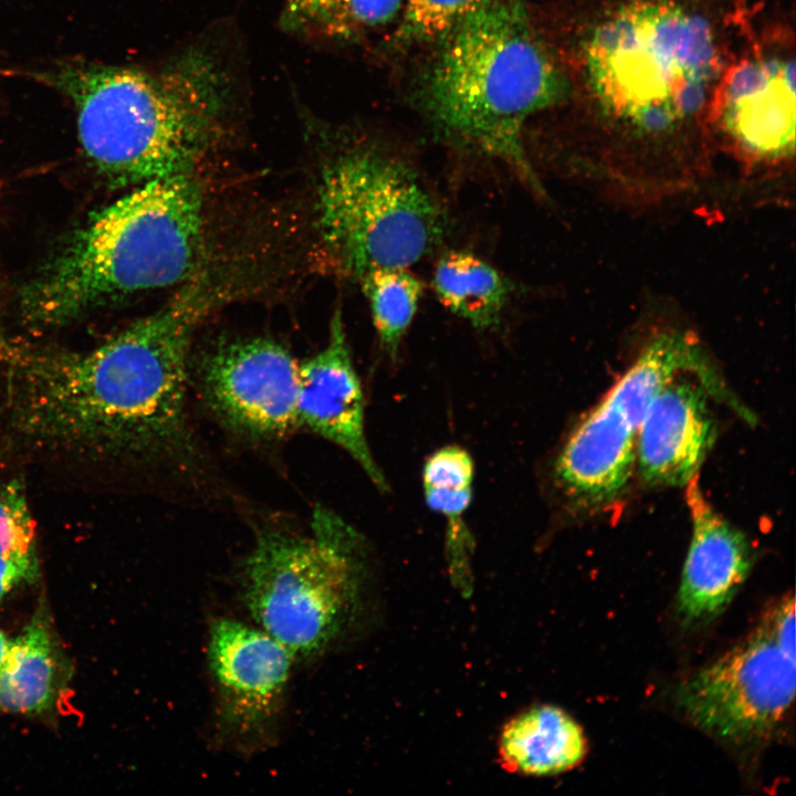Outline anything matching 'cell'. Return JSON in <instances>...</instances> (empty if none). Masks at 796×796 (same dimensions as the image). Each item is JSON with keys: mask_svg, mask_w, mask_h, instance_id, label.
Here are the masks:
<instances>
[{"mask_svg": "<svg viewBox=\"0 0 796 796\" xmlns=\"http://www.w3.org/2000/svg\"><path fill=\"white\" fill-rule=\"evenodd\" d=\"M192 292L84 349L0 339V471L97 493L193 451Z\"/></svg>", "mask_w": 796, "mask_h": 796, "instance_id": "cell-1", "label": "cell"}, {"mask_svg": "<svg viewBox=\"0 0 796 796\" xmlns=\"http://www.w3.org/2000/svg\"><path fill=\"white\" fill-rule=\"evenodd\" d=\"M41 78L72 98L84 153L114 187L187 171L235 97L228 70L203 46L151 71L71 63Z\"/></svg>", "mask_w": 796, "mask_h": 796, "instance_id": "cell-2", "label": "cell"}, {"mask_svg": "<svg viewBox=\"0 0 796 796\" xmlns=\"http://www.w3.org/2000/svg\"><path fill=\"white\" fill-rule=\"evenodd\" d=\"M202 248V199L188 171L142 184L105 207L22 293L28 323L54 326L105 301L188 279Z\"/></svg>", "mask_w": 796, "mask_h": 796, "instance_id": "cell-3", "label": "cell"}, {"mask_svg": "<svg viewBox=\"0 0 796 796\" xmlns=\"http://www.w3.org/2000/svg\"><path fill=\"white\" fill-rule=\"evenodd\" d=\"M425 105L452 140L502 160L541 189L523 145L526 123L566 95L521 0H492L439 38Z\"/></svg>", "mask_w": 796, "mask_h": 796, "instance_id": "cell-4", "label": "cell"}, {"mask_svg": "<svg viewBox=\"0 0 796 796\" xmlns=\"http://www.w3.org/2000/svg\"><path fill=\"white\" fill-rule=\"evenodd\" d=\"M586 67L603 106L638 133L672 130L702 105L716 70L705 20L672 2L639 1L594 33Z\"/></svg>", "mask_w": 796, "mask_h": 796, "instance_id": "cell-5", "label": "cell"}, {"mask_svg": "<svg viewBox=\"0 0 796 796\" xmlns=\"http://www.w3.org/2000/svg\"><path fill=\"white\" fill-rule=\"evenodd\" d=\"M311 534L258 532L242 573V597L256 627L295 660L322 654L355 605L362 570L360 535L318 505Z\"/></svg>", "mask_w": 796, "mask_h": 796, "instance_id": "cell-6", "label": "cell"}, {"mask_svg": "<svg viewBox=\"0 0 796 796\" xmlns=\"http://www.w3.org/2000/svg\"><path fill=\"white\" fill-rule=\"evenodd\" d=\"M317 203L327 250L358 279L418 262L444 227L440 205L415 169L371 147L345 150L325 165Z\"/></svg>", "mask_w": 796, "mask_h": 796, "instance_id": "cell-7", "label": "cell"}, {"mask_svg": "<svg viewBox=\"0 0 796 796\" xmlns=\"http://www.w3.org/2000/svg\"><path fill=\"white\" fill-rule=\"evenodd\" d=\"M708 364L699 343L681 332L663 333L643 348L556 458L554 478L573 505L598 510L624 494L636 472L637 439L649 405L675 375Z\"/></svg>", "mask_w": 796, "mask_h": 796, "instance_id": "cell-8", "label": "cell"}, {"mask_svg": "<svg viewBox=\"0 0 796 796\" xmlns=\"http://www.w3.org/2000/svg\"><path fill=\"white\" fill-rule=\"evenodd\" d=\"M796 654L765 620L742 643L700 669L677 690L679 708L705 733L748 743L772 734L795 698Z\"/></svg>", "mask_w": 796, "mask_h": 796, "instance_id": "cell-9", "label": "cell"}, {"mask_svg": "<svg viewBox=\"0 0 796 796\" xmlns=\"http://www.w3.org/2000/svg\"><path fill=\"white\" fill-rule=\"evenodd\" d=\"M207 657L218 740L242 754L272 745L294 657L259 627L227 618L210 627Z\"/></svg>", "mask_w": 796, "mask_h": 796, "instance_id": "cell-10", "label": "cell"}, {"mask_svg": "<svg viewBox=\"0 0 796 796\" xmlns=\"http://www.w3.org/2000/svg\"><path fill=\"white\" fill-rule=\"evenodd\" d=\"M300 364L268 338L240 339L211 353L200 371L202 397L229 429L274 440L298 426Z\"/></svg>", "mask_w": 796, "mask_h": 796, "instance_id": "cell-11", "label": "cell"}, {"mask_svg": "<svg viewBox=\"0 0 796 796\" xmlns=\"http://www.w3.org/2000/svg\"><path fill=\"white\" fill-rule=\"evenodd\" d=\"M712 116L748 166L777 165L795 150V64L786 59L745 60L721 80Z\"/></svg>", "mask_w": 796, "mask_h": 796, "instance_id": "cell-12", "label": "cell"}, {"mask_svg": "<svg viewBox=\"0 0 796 796\" xmlns=\"http://www.w3.org/2000/svg\"><path fill=\"white\" fill-rule=\"evenodd\" d=\"M711 364L679 373L656 395L641 422L636 472L648 486H683L714 442L715 419L709 407L720 392Z\"/></svg>", "mask_w": 796, "mask_h": 796, "instance_id": "cell-13", "label": "cell"}, {"mask_svg": "<svg viewBox=\"0 0 796 796\" xmlns=\"http://www.w3.org/2000/svg\"><path fill=\"white\" fill-rule=\"evenodd\" d=\"M297 416L300 425L346 451L379 491L388 490L366 438L364 392L339 308L324 348L300 364Z\"/></svg>", "mask_w": 796, "mask_h": 796, "instance_id": "cell-14", "label": "cell"}, {"mask_svg": "<svg viewBox=\"0 0 796 796\" xmlns=\"http://www.w3.org/2000/svg\"><path fill=\"white\" fill-rule=\"evenodd\" d=\"M685 486L692 534L677 609L685 622L700 624L725 610L750 573L753 554L746 536L705 499L698 475Z\"/></svg>", "mask_w": 796, "mask_h": 796, "instance_id": "cell-15", "label": "cell"}, {"mask_svg": "<svg viewBox=\"0 0 796 796\" xmlns=\"http://www.w3.org/2000/svg\"><path fill=\"white\" fill-rule=\"evenodd\" d=\"M70 678V663L48 608L41 601L25 627L12 639L0 670V710L43 713L62 696Z\"/></svg>", "mask_w": 796, "mask_h": 796, "instance_id": "cell-16", "label": "cell"}, {"mask_svg": "<svg viewBox=\"0 0 796 796\" xmlns=\"http://www.w3.org/2000/svg\"><path fill=\"white\" fill-rule=\"evenodd\" d=\"M587 750L582 726L567 712L549 704L514 715L498 740L503 768L533 777L554 776L576 767Z\"/></svg>", "mask_w": 796, "mask_h": 796, "instance_id": "cell-17", "label": "cell"}, {"mask_svg": "<svg viewBox=\"0 0 796 796\" xmlns=\"http://www.w3.org/2000/svg\"><path fill=\"white\" fill-rule=\"evenodd\" d=\"M432 285L446 308L478 329L499 324L512 291L495 268L464 251H449L439 259Z\"/></svg>", "mask_w": 796, "mask_h": 796, "instance_id": "cell-18", "label": "cell"}, {"mask_svg": "<svg viewBox=\"0 0 796 796\" xmlns=\"http://www.w3.org/2000/svg\"><path fill=\"white\" fill-rule=\"evenodd\" d=\"M473 475L471 455L457 446L437 450L423 467L426 502L432 511L446 517L448 543L453 554H462L464 545L470 542L464 513L472 498Z\"/></svg>", "mask_w": 796, "mask_h": 796, "instance_id": "cell-19", "label": "cell"}, {"mask_svg": "<svg viewBox=\"0 0 796 796\" xmlns=\"http://www.w3.org/2000/svg\"><path fill=\"white\" fill-rule=\"evenodd\" d=\"M383 350L397 355L423 293L422 282L407 268H385L360 277Z\"/></svg>", "mask_w": 796, "mask_h": 796, "instance_id": "cell-20", "label": "cell"}, {"mask_svg": "<svg viewBox=\"0 0 796 796\" xmlns=\"http://www.w3.org/2000/svg\"><path fill=\"white\" fill-rule=\"evenodd\" d=\"M27 480L21 473L0 474V554H38Z\"/></svg>", "mask_w": 796, "mask_h": 796, "instance_id": "cell-21", "label": "cell"}, {"mask_svg": "<svg viewBox=\"0 0 796 796\" xmlns=\"http://www.w3.org/2000/svg\"><path fill=\"white\" fill-rule=\"evenodd\" d=\"M492 0H406L396 33L402 42L441 38L460 21Z\"/></svg>", "mask_w": 796, "mask_h": 796, "instance_id": "cell-22", "label": "cell"}, {"mask_svg": "<svg viewBox=\"0 0 796 796\" xmlns=\"http://www.w3.org/2000/svg\"><path fill=\"white\" fill-rule=\"evenodd\" d=\"M404 0H333L310 34L352 38L390 22Z\"/></svg>", "mask_w": 796, "mask_h": 796, "instance_id": "cell-23", "label": "cell"}, {"mask_svg": "<svg viewBox=\"0 0 796 796\" xmlns=\"http://www.w3.org/2000/svg\"><path fill=\"white\" fill-rule=\"evenodd\" d=\"M39 573L38 554H0V600L18 585L35 582Z\"/></svg>", "mask_w": 796, "mask_h": 796, "instance_id": "cell-24", "label": "cell"}, {"mask_svg": "<svg viewBox=\"0 0 796 796\" xmlns=\"http://www.w3.org/2000/svg\"><path fill=\"white\" fill-rule=\"evenodd\" d=\"M332 0H284L282 21L293 31L306 33Z\"/></svg>", "mask_w": 796, "mask_h": 796, "instance_id": "cell-25", "label": "cell"}, {"mask_svg": "<svg viewBox=\"0 0 796 796\" xmlns=\"http://www.w3.org/2000/svg\"><path fill=\"white\" fill-rule=\"evenodd\" d=\"M771 632L777 642L789 653L795 650V601L794 597H786L765 619Z\"/></svg>", "mask_w": 796, "mask_h": 796, "instance_id": "cell-26", "label": "cell"}, {"mask_svg": "<svg viewBox=\"0 0 796 796\" xmlns=\"http://www.w3.org/2000/svg\"><path fill=\"white\" fill-rule=\"evenodd\" d=\"M11 641L4 631L0 629V670L2 669L10 651Z\"/></svg>", "mask_w": 796, "mask_h": 796, "instance_id": "cell-27", "label": "cell"}]
</instances>
